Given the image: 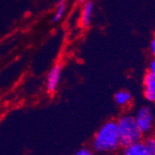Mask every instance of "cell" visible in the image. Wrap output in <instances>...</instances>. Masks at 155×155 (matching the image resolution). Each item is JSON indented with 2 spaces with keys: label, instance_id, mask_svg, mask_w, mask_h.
I'll return each mask as SVG.
<instances>
[{
  "label": "cell",
  "instance_id": "2",
  "mask_svg": "<svg viewBox=\"0 0 155 155\" xmlns=\"http://www.w3.org/2000/svg\"><path fill=\"white\" fill-rule=\"evenodd\" d=\"M116 125L122 147H125L143 139V135L138 128L134 115L129 114L121 115L116 120Z\"/></svg>",
  "mask_w": 155,
  "mask_h": 155
},
{
  "label": "cell",
  "instance_id": "11",
  "mask_svg": "<svg viewBox=\"0 0 155 155\" xmlns=\"http://www.w3.org/2000/svg\"><path fill=\"white\" fill-rule=\"evenodd\" d=\"M74 155H95L93 150L88 148H82L78 150Z\"/></svg>",
  "mask_w": 155,
  "mask_h": 155
},
{
  "label": "cell",
  "instance_id": "10",
  "mask_svg": "<svg viewBox=\"0 0 155 155\" xmlns=\"http://www.w3.org/2000/svg\"><path fill=\"white\" fill-rule=\"evenodd\" d=\"M66 8H67L66 2L63 3V4L58 5L57 8H56V11L54 13V15H53V18H52V22L56 23V22L60 21L62 19V17L65 14V12H66Z\"/></svg>",
  "mask_w": 155,
  "mask_h": 155
},
{
  "label": "cell",
  "instance_id": "3",
  "mask_svg": "<svg viewBox=\"0 0 155 155\" xmlns=\"http://www.w3.org/2000/svg\"><path fill=\"white\" fill-rule=\"evenodd\" d=\"M134 116L143 137L152 134L155 127V116L150 106H142L139 108Z\"/></svg>",
  "mask_w": 155,
  "mask_h": 155
},
{
  "label": "cell",
  "instance_id": "5",
  "mask_svg": "<svg viewBox=\"0 0 155 155\" xmlns=\"http://www.w3.org/2000/svg\"><path fill=\"white\" fill-rule=\"evenodd\" d=\"M143 95L148 101L155 103V74L150 72L143 77Z\"/></svg>",
  "mask_w": 155,
  "mask_h": 155
},
{
  "label": "cell",
  "instance_id": "12",
  "mask_svg": "<svg viewBox=\"0 0 155 155\" xmlns=\"http://www.w3.org/2000/svg\"><path fill=\"white\" fill-rule=\"evenodd\" d=\"M150 48V52H151V55H152L153 59H155V35H154L153 38L151 39Z\"/></svg>",
  "mask_w": 155,
  "mask_h": 155
},
{
  "label": "cell",
  "instance_id": "1",
  "mask_svg": "<svg viewBox=\"0 0 155 155\" xmlns=\"http://www.w3.org/2000/svg\"><path fill=\"white\" fill-rule=\"evenodd\" d=\"M121 147L116 121L105 122L96 132L93 141V150L101 155H109L116 152Z\"/></svg>",
  "mask_w": 155,
  "mask_h": 155
},
{
  "label": "cell",
  "instance_id": "9",
  "mask_svg": "<svg viewBox=\"0 0 155 155\" xmlns=\"http://www.w3.org/2000/svg\"><path fill=\"white\" fill-rule=\"evenodd\" d=\"M148 155H155V135L150 134L142 139Z\"/></svg>",
  "mask_w": 155,
  "mask_h": 155
},
{
  "label": "cell",
  "instance_id": "15",
  "mask_svg": "<svg viewBox=\"0 0 155 155\" xmlns=\"http://www.w3.org/2000/svg\"><path fill=\"white\" fill-rule=\"evenodd\" d=\"M86 1H87V0H77V2L80 3V4H84Z\"/></svg>",
  "mask_w": 155,
  "mask_h": 155
},
{
  "label": "cell",
  "instance_id": "13",
  "mask_svg": "<svg viewBox=\"0 0 155 155\" xmlns=\"http://www.w3.org/2000/svg\"><path fill=\"white\" fill-rule=\"evenodd\" d=\"M148 72H150L155 74V59L151 60L149 63V68H148Z\"/></svg>",
  "mask_w": 155,
  "mask_h": 155
},
{
  "label": "cell",
  "instance_id": "6",
  "mask_svg": "<svg viewBox=\"0 0 155 155\" xmlns=\"http://www.w3.org/2000/svg\"><path fill=\"white\" fill-rule=\"evenodd\" d=\"M94 4L91 0H87L83 4V8L81 12V24L84 28H87L92 20Z\"/></svg>",
  "mask_w": 155,
  "mask_h": 155
},
{
  "label": "cell",
  "instance_id": "7",
  "mask_svg": "<svg viewBox=\"0 0 155 155\" xmlns=\"http://www.w3.org/2000/svg\"><path fill=\"white\" fill-rule=\"evenodd\" d=\"M121 155H148L142 140L123 147Z\"/></svg>",
  "mask_w": 155,
  "mask_h": 155
},
{
  "label": "cell",
  "instance_id": "14",
  "mask_svg": "<svg viewBox=\"0 0 155 155\" xmlns=\"http://www.w3.org/2000/svg\"><path fill=\"white\" fill-rule=\"evenodd\" d=\"M66 2V0H58L57 3H56V6H58V5H61V4H63Z\"/></svg>",
  "mask_w": 155,
  "mask_h": 155
},
{
  "label": "cell",
  "instance_id": "8",
  "mask_svg": "<svg viewBox=\"0 0 155 155\" xmlns=\"http://www.w3.org/2000/svg\"><path fill=\"white\" fill-rule=\"evenodd\" d=\"M114 101L119 107L128 108L133 101V97L129 91L123 89L114 94Z\"/></svg>",
  "mask_w": 155,
  "mask_h": 155
},
{
  "label": "cell",
  "instance_id": "4",
  "mask_svg": "<svg viewBox=\"0 0 155 155\" xmlns=\"http://www.w3.org/2000/svg\"><path fill=\"white\" fill-rule=\"evenodd\" d=\"M61 69H62L61 65L57 64L48 72L47 76V82H46V87L48 93H54L57 90L61 76Z\"/></svg>",
  "mask_w": 155,
  "mask_h": 155
}]
</instances>
